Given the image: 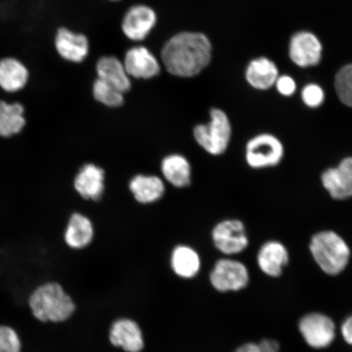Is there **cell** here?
I'll return each instance as SVG.
<instances>
[{
	"instance_id": "11",
	"label": "cell",
	"mask_w": 352,
	"mask_h": 352,
	"mask_svg": "<svg viewBox=\"0 0 352 352\" xmlns=\"http://www.w3.org/2000/svg\"><path fill=\"white\" fill-rule=\"evenodd\" d=\"M325 190L334 200L344 201L352 196V160L343 158L336 167L325 170L320 176Z\"/></svg>"
},
{
	"instance_id": "13",
	"label": "cell",
	"mask_w": 352,
	"mask_h": 352,
	"mask_svg": "<svg viewBox=\"0 0 352 352\" xmlns=\"http://www.w3.org/2000/svg\"><path fill=\"white\" fill-rule=\"evenodd\" d=\"M54 44L57 54L69 63H81L89 54L90 43L86 35L66 28L57 30Z\"/></svg>"
},
{
	"instance_id": "5",
	"label": "cell",
	"mask_w": 352,
	"mask_h": 352,
	"mask_svg": "<svg viewBox=\"0 0 352 352\" xmlns=\"http://www.w3.org/2000/svg\"><path fill=\"white\" fill-rule=\"evenodd\" d=\"M298 329L306 344L314 350H324L337 337V327L329 316L319 311L308 312L298 320Z\"/></svg>"
},
{
	"instance_id": "3",
	"label": "cell",
	"mask_w": 352,
	"mask_h": 352,
	"mask_svg": "<svg viewBox=\"0 0 352 352\" xmlns=\"http://www.w3.org/2000/svg\"><path fill=\"white\" fill-rule=\"evenodd\" d=\"M309 250L320 270L330 276L341 275L350 263V246L332 230L315 233L310 241Z\"/></svg>"
},
{
	"instance_id": "26",
	"label": "cell",
	"mask_w": 352,
	"mask_h": 352,
	"mask_svg": "<svg viewBox=\"0 0 352 352\" xmlns=\"http://www.w3.org/2000/svg\"><path fill=\"white\" fill-rule=\"evenodd\" d=\"M336 90L343 104L351 107L352 104V65H347L338 72L336 77Z\"/></svg>"
},
{
	"instance_id": "23",
	"label": "cell",
	"mask_w": 352,
	"mask_h": 352,
	"mask_svg": "<svg viewBox=\"0 0 352 352\" xmlns=\"http://www.w3.org/2000/svg\"><path fill=\"white\" fill-rule=\"evenodd\" d=\"M278 69L271 60L259 57L248 65L245 78L249 85L257 90L265 91L275 85L278 78Z\"/></svg>"
},
{
	"instance_id": "9",
	"label": "cell",
	"mask_w": 352,
	"mask_h": 352,
	"mask_svg": "<svg viewBox=\"0 0 352 352\" xmlns=\"http://www.w3.org/2000/svg\"><path fill=\"white\" fill-rule=\"evenodd\" d=\"M110 344L124 352H142L145 347L144 334L138 321L129 318H120L110 325Z\"/></svg>"
},
{
	"instance_id": "4",
	"label": "cell",
	"mask_w": 352,
	"mask_h": 352,
	"mask_svg": "<svg viewBox=\"0 0 352 352\" xmlns=\"http://www.w3.org/2000/svg\"><path fill=\"white\" fill-rule=\"evenodd\" d=\"M210 121L198 124L193 129V136L206 153L213 156L221 155L227 151L232 136V126L226 112L222 109H210Z\"/></svg>"
},
{
	"instance_id": "6",
	"label": "cell",
	"mask_w": 352,
	"mask_h": 352,
	"mask_svg": "<svg viewBox=\"0 0 352 352\" xmlns=\"http://www.w3.org/2000/svg\"><path fill=\"white\" fill-rule=\"evenodd\" d=\"M209 280L212 288L219 293L239 292L249 285L250 275L243 263L223 258L214 263Z\"/></svg>"
},
{
	"instance_id": "21",
	"label": "cell",
	"mask_w": 352,
	"mask_h": 352,
	"mask_svg": "<svg viewBox=\"0 0 352 352\" xmlns=\"http://www.w3.org/2000/svg\"><path fill=\"white\" fill-rule=\"evenodd\" d=\"M30 73L28 67L14 57L0 60V87L7 92H17L28 85Z\"/></svg>"
},
{
	"instance_id": "7",
	"label": "cell",
	"mask_w": 352,
	"mask_h": 352,
	"mask_svg": "<svg viewBox=\"0 0 352 352\" xmlns=\"http://www.w3.org/2000/svg\"><path fill=\"white\" fill-rule=\"evenodd\" d=\"M284 153L283 142L270 133L255 135L245 145V160L253 169L278 165L283 160Z\"/></svg>"
},
{
	"instance_id": "2",
	"label": "cell",
	"mask_w": 352,
	"mask_h": 352,
	"mask_svg": "<svg viewBox=\"0 0 352 352\" xmlns=\"http://www.w3.org/2000/svg\"><path fill=\"white\" fill-rule=\"evenodd\" d=\"M30 311L35 319L46 324L65 323L76 311V303L63 286L48 281L37 286L28 298Z\"/></svg>"
},
{
	"instance_id": "8",
	"label": "cell",
	"mask_w": 352,
	"mask_h": 352,
	"mask_svg": "<svg viewBox=\"0 0 352 352\" xmlns=\"http://www.w3.org/2000/svg\"><path fill=\"white\" fill-rule=\"evenodd\" d=\"M211 239L214 248L226 255L241 254L249 245L245 227L239 219H226L217 223L211 232Z\"/></svg>"
},
{
	"instance_id": "27",
	"label": "cell",
	"mask_w": 352,
	"mask_h": 352,
	"mask_svg": "<svg viewBox=\"0 0 352 352\" xmlns=\"http://www.w3.org/2000/svg\"><path fill=\"white\" fill-rule=\"evenodd\" d=\"M21 337L10 325L0 324V352H21Z\"/></svg>"
},
{
	"instance_id": "24",
	"label": "cell",
	"mask_w": 352,
	"mask_h": 352,
	"mask_svg": "<svg viewBox=\"0 0 352 352\" xmlns=\"http://www.w3.org/2000/svg\"><path fill=\"white\" fill-rule=\"evenodd\" d=\"M25 109L20 103L0 101V135L4 138L20 133L25 126Z\"/></svg>"
},
{
	"instance_id": "12",
	"label": "cell",
	"mask_w": 352,
	"mask_h": 352,
	"mask_svg": "<svg viewBox=\"0 0 352 352\" xmlns=\"http://www.w3.org/2000/svg\"><path fill=\"white\" fill-rule=\"evenodd\" d=\"M130 78L148 80L161 72V65L146 47L135 46L126 52L122 61Z\"/></svg>"
},
{
	"instance_id": "31",
	"label": "cell",
	"mask_w": 352,
	"mask_h": 352,
	"mask_svg": "<svg viewBox=\"0 0 352 352\" xmlns=\"http://www.w3.org/2000/svg\"><path fill=\"white\" fill-rule=\"evenodd\" d=\"M340 333L342 340L347 345L352 344V318L351 316H347L342 321L340 327Z\"/></svg>"
},
{
	"instance_id": "32",
	"label": "cell",
	"mask_w": 352,
	"mask_h": 352,
	"mask_svg": "<svg viewBox=\"0 0 352 352\" xmlns=\"http://www.w3.org/2000/svg\"><path fill=\"white\" fill-rule=\"evenodd\" d=\"M110 1H120V0H110Z\"/></svg>"
},
{
	"instance_id": "16",
	"label": "cell",
	"mask_w": 352,
	"mask_h": 352,
	"mask_svg": "<svg viewBox=\"0 0 352 352\" xmlns=\"http://www.w3.org/2000/svg\"><path fill=\"white\" fill-rule=\"evenodd\" d=\"M289 254L285 245L278 241H268L263 244L257 254V264L264 275L279 278L288 266Z\"/></svg>"
},
{
	"instance_id": "17",
	"label": "cell",
	"mask_w": 352,
	"mask_h": 352,
	"mask_svg": "<svg viewBox=\"0 0 352 352\" xmlns=\"http://www.w3.org/2000/svg\"><path fill=\"white\" fill-rule=\"evenodd\" d=\"M129 188L135 201L142 205L155 204L166 192L164 180L154 175H135L131 179Z\"/></svg>"
},
{
	"instance_id": "10",
	"label": "cell",
	"mask_w": 352,
	"mask_h": 352,
	"mask_svg": "<svg viewBox=\"0 0 352 352\" xmlns=\"http://www.w3.org/2000/svg\"><path fill=\"white\" fill-rule=\"evenodd\" d=\"M157 16L151 7L136 4L125 13L122 21L123 34L131 41H144L157 24Z\"/></svg>"
},
{
	"instance_id": "25",
	"label": "cell",
	"mask_w": 352,
	"mask_h": 352,
	"mask_svg": "<svg viewBox=\"0 0 352 352\" xmlns=\"http://www.w3.org/2000/svg\"><path fill=\"white\" fill-rule=\"evenodd\" d=\"M124 94L117 88L96 78L92 85V96L96 101L109 109H117L125 103Z\"/></svg>"
},
{
	"instance_id": "15",
	"label": "cell",
	"mask_w": 352,
	"mask_h": 352,
	"mask_svg": "<svg viewBox=\"0 0 352 352\" xmlns=\"http://www.w3.org/2000/svg\"><path fill=\"white\" fill-rule=\"evenodd\" d=\"M74 188L82 199L98 201L105 190V173L95 164L83 165L74 179Z\"/></svg>"
},
{
	"instance_id": "28",
	"label": "cell",
	"mask_w": 352,
	"mask_h": 352,
	"mask_svg": "<svg viewBox=\"0 0 352 352\" xmlns=\"http://www.w3.org/2000/svg\"><path fill=\"white\" fill-rule=\"evenodd\" d=\"M280 350L278 341L272 338H263L257 342H245L232 352H280Z\"/></svg>"
},
{
	"instance_id": "30",
	"label": "cell",
	"mask_w": 352,
	"mask_h": 352,
	"mask_svg": "<svg viewBox=\"0 0 352 352\" xmlns=\"http://www.w3.org/2000/svg\"><path fill=\"white\" fill-rule=\"evenodd\" d=\"M277 91L284 96H292L296 91V82L288 76L277 78L275 82Z\"/></svg>"
},
{
	"instance_id": "1",
	"label": "cell",
	"mask_w": 352,
	"mask_h": 352,
	"mask_svg": "<svg viewBox=\"0 0 352 352\" xmlns=\"http://www.w3.org/2000/svg\"><path fill=\"white\" fill-rule=\"evenodd\" d=\"M212 47L205 34L180 32L166 42L161 59L166 72L176 77L197 76L211 60Z\"/></svg>"
},
{
	"instance_id": "14",
	"label": "cell",
	"mask_w": 352,
	"mask_h": 352,
	"mask_svg": "<svg viewBox=\"0 0 352 352\" xmlns=\"http://www.w3.org/2000/svg\"><path fill=\"white\" fill-rule=\"evenodd\" d=\"M290 59L299 67H309L319 64L322 55V45L314 34L298 32L290 41Z\"/></svg>"
},
{
	"instance_id": "20",
	"label": "cell",
	"mask_w": 352,
	"mask_h": 352,
	"mask_svg": "<svg viewBox=\"0 0 352 352\" xmlns=\"http://www.w3.org/2000/svg\"><path fill=\"white\" fill-rule=\"evenodd\" d=\"M98 78L111 85L122 94L131 89V78L127 74L124 65L113 56L100 57L96 65Z\"/></svg>"
},
{
	"instance_id": "18",
	"label": "cell",
	"mask_w": 352,
	"mask_h": 352,
	"mask_svg": "<svg viewBox=\"0 0 352 352\" xmlns=\"http://www.w3.org/2000/svg\"><path fill=\"white\" fill-rule=\"evenodd\" d=\"M95 228L94 223L82 213L70 215L64 233V241L70 249L80 250L88 248L94 241Z\"/></svg>"
},
{
	"instance_id": "19",
	"label": "cell",
	"mask_w": 352,
	"mask_h": 352,
	"mask_svg": "<svg viewBox=\"0 0 352 352\" xmlns=\"http://www.w3.org/2000/svg\"><path fill=\"white\" fill-rule=\"evenodd\" d=\"M170 266L180 279L192 280L199 274L201 259L195 249L187 245H178L171 252Z\"/></svg>"
},
{
	"instance_id": "22",
	"label": "cell",
	"mask_w": 352,
	"mask_h": 352,
	"mask_svg": "<svg viewBox=\"0 0 352 352\" xmlns=\"http://www.w3.org/2000/svg\"><path fill=\"white\" fill-rule=\"evenodd\" d=\"M161 171L166 182L175 188H186L191 184V164L182 154L166 156L161 162Z\"/></svg>"
},
{
	"instance_id": "29",
	"label": "cell",
	"mask_w": 352,
	"mask_h": 352,
	"mask_svg": "<svg viewBox=\"0 0 352 352\" xmlns=\"http://www.w3.org/2000/svg\"><path fill=\"white\" fill-rule=\"evenodd\" d=\"M302 100L307 107L315 109L324 103V92L318 85H308L302 91Z\"/></svg>"
}]
</instances>
